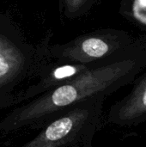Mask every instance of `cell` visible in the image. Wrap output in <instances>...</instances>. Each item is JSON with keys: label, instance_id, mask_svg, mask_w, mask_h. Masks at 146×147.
I'll use <instances>...</instances> for the list:
<instances>
[{"label": "cell", "instance_id": "1", "mask_svg": "<svg viewBox=\"0 0 146 147\" xmlns=\"http://www.w3.org/2000/svg\"><path fill=\"white\" fill-rule=\"evenodd\" d=\"M132 60L90 66L71 82L15 108L0 120V132L10 133L49 122L86 100L105 97L125 84L134 68Z\"/></svg>", "mask_w": 146, "mask_h": 147}, {"label": "cell", "instance_id": "2", "mask_svg": "<svg viewBox=\"0 0 146 147\" xmlns=\"http://www.w3.org/2000/svg\"><path fill=\"white\" fill-rule=\"evenodd\" d=\"M103 99L91 98L66 109L20 147H73L92 140L99 125Z\"/></svg>", "mask_w": 146, "mask_h": 147}, {"label": "cell", "instance_id": "3", "mask_svg": "<svg viewBox=\"0 0 146 147\" xmlns=\"http://www.w3.org/2000/svg\"><path fill=\"white\" fill-rule=\"evenodd\" d=\"M115 48L116 45L110 37L89 34L80 35L65 44L51 47L49 56L56 59L58 62L89 65L108 56Z\"/></svg>", "mask_w": 146, "mask_h": 147}, {"label": "cell", "instance_id": "4", "mask_svg": "<svg viewBox=\"0 0 146 147\" xmlns=\"http://www.w3.org/2000/svg\"><path fill=\"white\" fill-rule=\"evenodd\" d=\"M26 53L12 40L0 33V105L30 69ZM7 102L5 105H7Z\"/></svg>", "mask_w": 146, "mask_h": 147}, {"label": "cell", "instance_id": "5", "mask_svg": "<svg viewBox=\"0 0 146 147\" xmlns=\"http://www.w3.org/2000/svg\"><path fill=\"white\" fill-rule=\"evenodd\" d=\"M146 119V75L128 96L110 110L108 120L119 125H132Z\"/></svg>", "mask_w": 146, "mask_h": 147}, {"label": "cell", "instance_id": "6", "mask_svg": "<svg viewBox=\"0 0 146 147\" xmlns=\"http://www.w3.org/2000/svg\"><path fill=\"white\" fill-rule=\"evenodd\" d=\"M90 0H60L61 12L69 19L80 17L87 10Z\"/></svg>", "mask_w": 146, "mask_h": 147}, {"label": "cell", "instance_id": "7", "mask_svg": "<svg viewBox=\"0 0 146 147\" xmlns=\"http://www.w3.org/2000/svg\"><path fill=\"white\" fill-rule=\"evenodd\" d=\"M133 13L136 20L146 25V0H134Z\"/></svg>", "mask_w": 146, "mask_h": 147}, {"label": "cell", "instance_id": "8", "mask_svg": "<svg viewBox=\"0 0 146 147\" xmlns=\"http://www.w3.org/2000/svg\"><path fill=\"white\" fill-rule=\"evenodd\" d=\"M73 147H92L91 146V140H88L86 142H83L80 145H77V146H75Z\"/></svg>", "mask_w": 146, "mask_h": 147}]
</instances>
